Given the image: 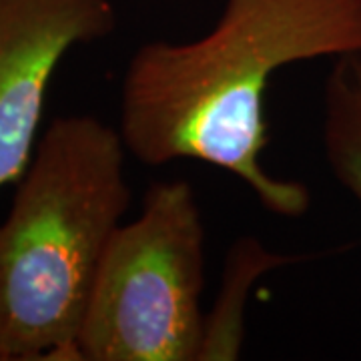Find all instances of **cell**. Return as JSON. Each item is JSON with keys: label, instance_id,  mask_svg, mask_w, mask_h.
<instances>
[{"label": "cell", "instance_id": "cell-1", "mask_svg": "<svg viewBox=\"0 0 361 361\" xmlns=\"http://www.w3.org/2000/svg\"><path fill=\"white\" fill-rule=\"evenodd\" d=\"M351 54H361V0H225L203 37L135 51L121 137L142 165L201 161L245 183L271 215L303 217L310 189L263 167L267 87L285 66Z\"/></svg>", "mask_w": 361, "mask_h": 361}, {"label": "cell", "instance_id": "cell-2", "mask_svg": "<svg viewBox=\"0 0 361 361\" xmlns=\"http://www.w3.org/2000/svg\"><path fill=\"white\" fill-rule=\"evenodd\" d=\"M121 130L54 118L0 223V361H80L106 245L130 205Z\"/></svg>", "mask_w": 361, "mask_h": 361}, {"label": "cell", "instance_id": "cell-3", "mask_svg": "<svg viewBox=\"0 0 361 361\" xmlns=\"http://www.w3.org/2000/svg\"><path fill=\"white\" fill-rule=\"evenodd\" d=\"M205 225L193 187L153 183L113 233L78 336L82 361H201Z\"/></svg>", "mask_w": 361, "mask_h": 361}, {"label": "cell", "instance_id": "cell-4", "mask_svg": "<svg viewBox=\"0 0 361 361\" xmlns=\"http://www.w3.org/2000/svg\"><path fill=\"white\" fill-rule=\"evenodd\" d=\"M115 28L111 0H0V187L18 183L32 161L61 61Z\"/></svg>", "mask_w": 361, "mask_h": 361}, {"label": "cell", "instance_id": "cell-5", "mask_svg": "<svg viewBox=\"0 0 361 361\" xmlns=\"http://www.w3.org/2000/svg\"><path fill=\"white\" fill-rule=\"evenodd\" d=\"M322 142L336 180L361 207V54L334 59L327 73Z\"/></svg>", "mask_w": 361, "mask_h": 361}, {"label": "cell", "instance_id": "cell-6", "mask_svg": "<svg viewBox=\"0 0 361 361\" xmlns=\"http://www.w3.org/2000/svg\"><path fill=\"white\" fill-rule=\"evenodd\" d=\"M295 255H273L253 239H241L233 247L223 275V295L207 317L203 360H237L243 343V307L249 285L273 267L289 265Z\"/></svg>", "mask_w": 361, "mask_h": 361}]
</instances>
